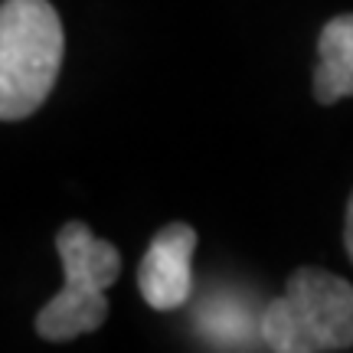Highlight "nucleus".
Masks as SVG:
<instances>
[{"instance_id": "4", "label": "nucleus", "mask_w": 353, "mask_h": 353, "mask_svg": "<svg viewBox=\"0 0 353 353\" xmlns=\"http://www.w3.org/2000/svg\"><path fill=\"white\" fill-rule=\"evenodd\" d=\"M193 249H196V229L190 223H167L151 239L138 265V291L154 311H174L190 301Z\"/></svg>"}, {"instance_id": "3", "label": "nucleus", "mask_w": 353, "mask_h": 353, "mask_svg": "<svg viewBox=\"0 0 353 353\" xmlns=\"http://www.w3.org/2000/svg\"><path fill=\"white\" fill-rule=\"evenodd\" d=\"M63 259V291L37 314V330L43 341L65 343L82 334H92L108 317L105 288L121 275V255L108 239H99L85 223H65L56 236Z\"/></svg>"}, {"instance_id": "6", "label": "nucleus", "mask_w": 353, "mask_h": 353, "mask_svg": "<svg viewBox=\"0 0 353 353\" xmlns=\"http://www.w3.org/2000/svg\"><path fill=\"white\" fill-rule=\"evenodd\" d=\"M343 242H347V255H350V262H353V193H350V200H347V226H343Z\"/></svg>"}, {"instance_id": "2", "label": "nucleus", "mask_w": 353, "mask_h": 353, "mask_svg": "<svg viewBox=\"0 0 353 353\" xmlns=\"http://www.w3.org/2000/svg\"><path fill=\"white\" fill-rule=\"evenodd\" d=\"M272 353H330L353 347V285L324 268H298L259 317Z\"/></svg>"}, {"instance_id": "1", "label": "nucleus", "mask_w": 353, "mask_h": 353, "mask_svg": "<svg viewBox=\"0 0 353 353\" xmlns=\"http://www.w3.org/2000/svg\"><path fill=\"white\" fill-rule=\"evenodd\" d=\"M65 37L50 0H3L0 7V118H30L59 79Z\"/></svg>"}, {"instance_id": "5", "label": "nucleus", "mask_w": 353, "mask_h": 353, "mask_svg": "<svg viewBox=\"0 0 353 353\" xmlns=\"http://www.w3.org/2000/svg\"><path fill=\"white\" fill-rule=\"evenodd\" d=\"M321 63L314 72V99L321 105H334L353 95V13L334 17L321 30Z\"/></svg>"}]
</instances>
